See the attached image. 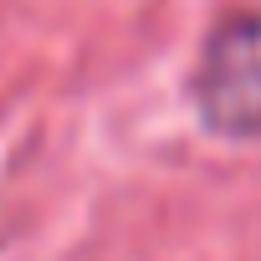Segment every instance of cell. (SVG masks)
<instances>
[{"label":"cell","mask_w":261,"mask_h":261,"mask_svg":"<svg viewBox=\"0 0 261 261\" xmlns=\"http://www.w3.org/2000/svg\"><path fill=\"white\" fill-rule=\"evenodd\" d=\"M195 102L225 139H261V11L225 21L195 72Z\"/></svg>","instance_id":"cell-1"}]
</instances>
